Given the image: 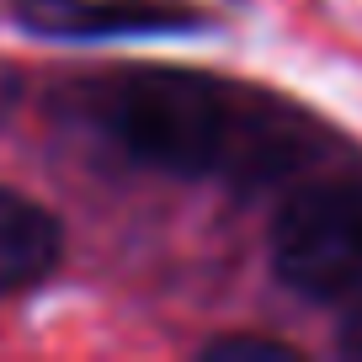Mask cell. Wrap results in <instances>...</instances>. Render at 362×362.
I'll return each mask as SVG.
<instances>
[{"label": "cell", "mask_w": 362, "mask_h": 362, "mask_svg": "<svg viewBox=\"0 0 362 362\" xmlns=\"http://www.w3.org/2000/svg\"><path fill=\"white\" fill-rule=\"evenodd\" d=\"M102 128L128 160L192 181H277L304 160V128L208 75L144 69L102 90Z\"/></svg>", "instance_id": "cell-1"}, {"label": "cell", "mask_w": 362, "mask_h": 362, "mask_svg": "<svg viewBox=\"0 0 362 362\" xmlns=\"http://www.w3.org/2000/svg\"><path fill=\"white\" fill-rule=\"evenodd\" d=\"M208 362H298V346H288V341L277 336H218L203 346Z\"/></svg>", "instance_id": "cell-5"}, {"label": "cell", "mask_w": 362, "mask_h": 362, "mask_svg": "<svg viewBox=\"0 0 362 362\" xmlns=\"http://www.w3.org/2000/svg\"><path fill=\"white\" fill-rule=\"evenodd\" d=\"M272 272L315 304L362 293V176L315 181L277 208Z\"/></svg>", "instance_id": "cell-2"}, {"label": "cell", "mask_w": 362, "mask_h": 362, "mask_svg": "<svg viewBox=\"0 0 362 362\" xmlns=\"http://www.w3.org/2000/svg\"><path fill=\"white\" fill-rule=\"evenodd\" d=\"M11 22L54 43H123L203 33L208 11L187 0H11Z\"/></svg>", "instance_id": "cell-3"}, {"label": "cell", "mask_w": 362, "mask_h": 362, "mask_svg": "<svg viewBox=\"0 0 362 362\" xmlns=\"http://www.w3.org/2000/svg\"><path fill=\"white\" fill-rule=\"evenodd\" d=\"M59 256H64V229L43 203L27 192L0 187V298L27 293L43 277H54Z\"/></svg>", "instance_id": "cell-4"}, {"label": "cell", "mask_w": 362, "mask_h": 362, "mask_svg": "<svg viewBox=\"0 0 362 362\" xmlns=\"http://www.w3.org/2000/svg\"><path fill=\"white\" fill-rule=\"evenodd\" d=\"M341 351H346V357H357L362 362V304L357 309H351V315H346V325H341Z\"/></svg>", "instance_id": "cell-6"}]
</instances>
